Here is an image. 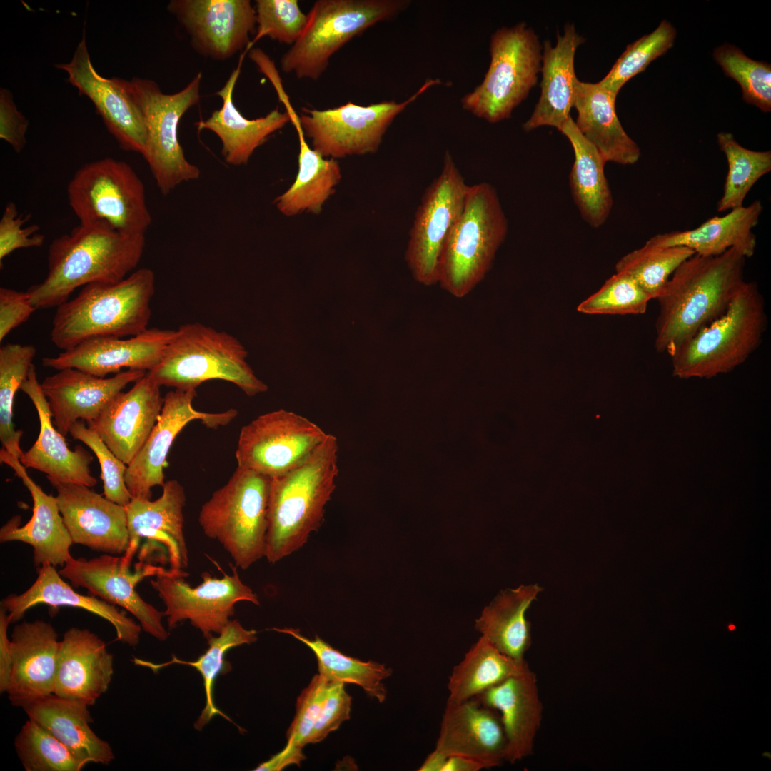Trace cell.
Instances as JSON below:
<instances>
[{
	"label": "cell",
	"instance_id": "cell-20",
	"mask_svg": "<svg viewBox=\"0 0 771 771\" xmlns=\"http://www.w3.org/2000/svg\"><path fill=\"white\" fill-rule=\"evenodd\" d=\"M56 66L66 71L68 81L79 94L91 99L119 146L143 156L147 131L142 112L126 90L123 79H107L95 70L84 32L71 60Z\"/></svg>",
	"mask_w": 771,
	"mask_h": 771
},
{
	"label": "cell",
	"instance_id": "cell-37",
	"mask_svg": "<svg viewBox=\"0 0 771 771\" xmlns=\"http://www.w3.org/2000/svg\"><path fill=\"white\" fill-rule=\"evenodd\" d=\"M278 96L297 131L299 153L296 179L275 199L274 203L279 212L286 216L303 212L318 214L341 181L340 166L336 159L323 157L308 144L299 116L293 109L287 94L282 90Z\"/></svg>",
	"mask_w": 771,
	"mask_h": 771
},
{
	"label": "cell",
	"instance_id": "cell-18",
	"mask_svg": "<svg viewBox=\"0 0 771 771\" xmlns=\"http://www.w3.org/2000/svg\"><path fill=\"white\" fill-rule=\"evenodd\" d=\"M175 16L200 54L216 61L230 59L248 47L256 25L249 0H171Z\"/></svg>",
	"mask_w": 771,
	"mask_h": 771
},
{
	"label": "cell",
	"instance_id": "cell-53",
	"mask_svg": "<svg viewBox=\"0 0 771 771\" xmlns=\"http://www.w3.org/2000/svg\"><path fill=\"white\" fill-rule=\"evenodd\" d=\"M333 682L321 673L312 677L297 699L296 715L287 732V741L302 747L307 745Z\"/></svg>",
	"mask_w": 771,
	"mask_h": 771
},
{
	"label": "cell",
	"instance_id": "cell-59",
	"mask_svg": "<svg viewBox=\"0 0 771 771\" xmlns=\"http://www.w3.org/2000/svg\"><path fill=\"white\" fill-rule=\"evenodd\" d=\"M11 623L6 610L0 608V692H6L10 679L12 658L8 628Z\"/></svg>",
	"mask_w": 771,
	"mask_h": 771
},
{
	"label": "cell",
	"instance_id": "cell-43",
	"mask_svg": "<svg viewBox=\"0 0 771 771\" xmlns=\"http://www.w3.org/2000/svg\"><path fill=\"white\" fill-rule=\"evenodd\" d=\"M273 630L290 635L308 647L316 657L318 673L331 681L357 685L378 702L385 701L387 690L383 682L392 675L390 667L373 660L365 662L347 656L317 635L311 640L294 628Z\"/></svg>",
	"mask_w": 771,
	"mask_h": 771
},
{
	"label": "cell",
	"instance_id": "cell-6",
	"mask_svg": "<svg viewBox=\"0 0 771 771\" xmlns=\"http://www.w3.org/2000/svg\"><path fill=\"white\" fill-rule=\"evenodd\" d=\"M248 351L233 335L200 323L181 325L160 363L148 376L161 386L196 389L219 379L235 384L246 395L266 392L267 385L246 361Z\"/></svg>",
	"mask_w": 771,
	"mask_h": 771
},
{
	"label": "cell",
	"instance_id": "cell-23",
	"mask_svg": "<svg viewBox=\"0 0 771 771\" xmlns=\"http://www.w3.org/2000/svg\"><path fill=\"white\" fill-rule=\"evenodd\" d=\"M12 665L8 698L23 709L54 693L60 641L54 628L36 620L16 625L11 635Z\"/></svg>",
	"mask_w": 771,
	"mask_h": 771
},
{
	"label": "cell",
	"instance_id": "cell-33",
	"mask_svg": "<svg viewBox=\"0 0 771 771\" xmlns=\"http://www.w3.org/2000/svg\"><path fill=\"white\" fill-rule=\"evenodd\" d=\"M584 38L573 24H566L563 35L557 34V43L553 46L548 41L543 44L540 83L541 94L530 118L523 124L525 131L548 126L558 131L570 116L574 106L578 78L575 73L574 59Z\"/></svg>",
	"mask_w": 771,
	"mask_h": 771
},
{
	"label": "cell",
	"instance_id": "cell-16",
	"mask_svg": "<svg viewBox=\"0 0 771 771\" xmlns=\"http://www.w3.org/2000/svg\"><path fill=\"white\" fill-rule=\"evenodd\" d=\"M327 435L292 411L263 414L241 430L236 450L238 467L271 478L280 476L302 463Z\"/></svg>",
	"mask_w": 771,
	"mask_h": 771
},
{
	"label": "cell",
	"instance_id": "cell-54",
	"mask_svg": "<svg viewBox=\"0 0 771 771\" xmlns=\"http://www.w3.org/2000/svg\"><path fill=\"white\" fill-rule=\"evenodd\" d=\"M29 216L24 217L19 214L16 205L9 201L0 219V261L13 251L26 248L41 246L45 241L44 234L39 233V226L32 224L26 227Z\"/></svg>",
	"mask_w": 771,
	"mask_h": 771
},
{
	"label": "cell",
	"instance_id": "cell-44",
	"mask_svg": "<svg viewBox=\"0 0 771 771\" xmlns=\"http://www.w3.org/2000/svg\"><path fill=\"white\" fill-rule=\"evenodd\" d=\"M717 141L728 166L722 195L717 203V211L725 212L743 206L753 186L771 171V151L747 149L729 132H720Z\"/></svg>",
	"mask_w": 771,
	"mask_h": 771
},
{
	"label": "cell",
	"instance_id": "cell-35",
	"mask_svg": "<svg viewBox=\"0 0 771 771\" xmlns=\"http://www.w3.org/2000/svg\"><path fill=\"white\" fill-rule=\"evenodd\" d=\"M615 94L597 83L578 80L573 107L575 124L605 161L633 165L640 157L638 145L628 136L615 112Z\"/></svg>",
	"mask_w": 771,
	"mask_h": 771
},
{
	"label": "cell",
	"instance_id": "cell-10",
	"mask_svg": "<svg viewBox=\"0 0 771 771\" xmlns=\"http://www.w3.org/2000/svg\"><path fill=\"white\" fill-rule=\"evenodd\" d=\"M489 51L490 64L482 82L460 103L477 118L495 124L510 118L536 85L542 46L535 32L520 22L494 31Z\"/></svg>",
	"mask_w": 771,
	"mask_h": 771
},
{
	"label": "cell",
	"instance_id": "cell-9",
	"mask_svg": "<svg viewBox=\"0 0 771 771\" xmlns=\"http://www.w3.org/2000/svg\"><path fill=\"white\" fill-rule=\"evenodd\" d=\"M409 0H318L305 28L282 56L281 70L298 79H318L330 59L356 36L377 23L395 18Z\"/></svg>",
	"mask_w": 771,
	"mask_h": 771
},
{
	"label": "cell",
	"instance_id": "cell-32",
	"mask_svg": "<svg viewBox=\"0 0 771 771\" xmlns=\"http://www.w3.org/2000/svg\"><path fill=\"white\" fill-rule=\"evenodd\" d=\"M474 698L499 713L507 741L505 761L513 764L532 755L543 705L531 670L510 677Z\"/></svg>",
	"mask_w": 771,
	"mask_h": 771
},
{
	"label": "cell",
	"instance_id": "cell-29",
	"mask_svg": "<svg viewBox=\"0 0 771 771\" xmlns=\"http://www.w3.org/2000/svg\"><path fill=\"white\" fill-rule=\"evenodd\" d=\"M114 657L106 642L88 629L71 628L60 641L54 695L87 706L106 692Z\"/></svg>",
	"mask_w": 771,
	"mask_h": 771
},
{
	"label": "cell",
	"instance_id": "cell-5",
	"mask_svg": "<svg viewBox=\"0 0 771 771\" xmlns=\"http://www.w3.org/2000/svg\"><path fill=\"white\" fill-rule=\"evenodd\" d=\"M767 327L763 296L755 281H744L725 312L671 356L672 375L710 378L743 363L760 345Z\"/></svg>",
	"mask_w": 771,
	"mask_h": 771
},
{
	"label": "cell",
	"instance_id": "cell-26",
	"mask_svg": "<svg viewBox=\"0 0 771 771\" xmlns=\"http://www.w3.org/2000/svg\"><path fill=\"white\" fill-rule=\"evenodd\" d=\"M160 388L146 373L88 423L127 465L146 441L161 413L163 398Z\"/></svg>",
	"mask_w": 771,
	"mask_h": 771
},
{
	"label": "cell",
	"instance_id": "cell-51",
	"mask_svg": "<svg viewBox=\"0 0 771 771\" xmlns=\"http://www.w3.org/2000/svg\"><path fill=\"white\" fill-rule=\"evenodd\" d=\"M256 5L257 32L248 48L264 36L291 45L300 37L307 14L297 0H257Z\"/></svg>",
	"mask_w": 771,
	"mask_h": 771
},
{
	"label": "cell",
	"instance_id": "cell-40",
	"mask_svg": "<svg viewBox=\"0 0 771 771\" xmlns=\"http://www.w3.org/2000/svg\"><path fill=\"white\" fill-rule=\"evenodd\" d=\"M542 590L533 584L500 592L475 620V629L503 653L525 661L531 645L530 623L525 613Z\"/></svg>",
	"mask_w": 771,
	"mask_h": 771
},
{
	"label": "cell",
	"instance_id": "cell-1",
	"mask_svg": "<svg viewBox=\"0 0 771 771\" xmlns=\"http://www.w3.org/2000/svg\"><path fill=\"white\" fill-rule=\"evenodd\" d=\"M744 255L730 248L716 256L693 255L672 273L656 298L655 347L670 356L723 314L744 280Z\"/></svg>",
	"mask_w": 771,
	"mask_h": 771
},
{
	"label": "cell",
	"instance_id": "cell-52",
	"mask_svg": "<svg viewBox=\"0 0 771 771\" xmlns=\"http://www.w3.org/2000/svg\"><path fill=\"white\" fill-rule=\"evenodd\" d=\"M69 434L74 440L83 442L96 455L101 466L104 496L114 503L126 506L132 498L124 478L127 465L118 458L97 433L87 427L83 420L76 422L71 427Z\"/></svg>",
	"mask_w": 771,
	"mask_h": 771
},
{
	"label": "cell",
	"instance_id": "cell-57",
	"mask_svg": "<svg viewBox=\"0 0 771 771\" xmlns=\"http://www.w3.org/2000/svg\"><path fill=\"white\" fill-rule=\"evenodd\" d=\"M36 310L27 291L0 288V341L26 321Z\"/></svg>",
	"mask_w": 771,
	"mask_h": 771
},
{
	"label": "cell",
	"instance_id": "cell-28",
	"mask_svg": "<svg viewBox=\"0 0 771 771\" xmlns=\"http://www.w3.org/2000/svg\"><path fill=\"white\" fill-rule=\"evenodd\" d=\"M0 461L9 466L29 490L33 500V513L29 522L20 526L21 517L15 515L0 529V541H20L32 546L36 566L50 564L64 566L72 557L73 544L60 513L56 497L46 494L28 475L20 460L0 450Z\"/></svg>",
	"mask_w": 771,
	"mask_h": 771
},
{
	"label": "cell",
	"instance_id": "cell-22",
	"mask_svg": "<svg viewBox=\"0 0 771 771\" xmlns=\"http://www.w3.org/2000/svg\"><path fill=\"white\" fill-rule=\"evenodd\" d=\"M48 480L56 490L59 511L73 543L111 555L126 552L129 536L125 506L84 485Z\"/></svg>",
	"mask_w": 771,
	"mask_h": 771
},
{
	"label": "cell",
	"instance_id": "cell-50",
	"mask_svg": "<svg viewBox=\"0 0 771 771\" xmlns=\"http://www.w3.org/2000/svg\"><path fill=\"white\" fill-rule=\"evenodd\" d=\"M650 300L629 276L615 272L597 292L581 302L577 310L585 314L638 315L645 313Z\"/></svg>",
	"mask_w": 771,
	"mask_h": 771
},
{
	"label": "cell",
	"instance_id": "cell-24",
	"mask_svg": "<svg viewBox=\"0 0 771 771\" xmlns=\"http://www.w3.org/2000/svg\"><path fill=\"white\" fill-rule=\"evenodd\" d=\"M146 372L126 370L109 378L98 377L77 368L59 370L41 383L54 425L64 436L78 420H94L130 383Z\"/></svg>",
	"mask_w": 771,
	"mask_h": 771
},
{
	"label": "cell",
	"instance_id": "cell-38",
	"mask_svg": "<svg viewBox=\"0 0 771 771\" xmlns=\"http://www.w3.org/2000/svg\"><path fill=\"white\" fill-rule=\"evenodd\" d=\"M89 706L51 695L24 709L29 719L43 726L84 765H108L114 758L110 745L91 729Z\"/></svg>",
	"mask_w": 771,
	"mask_h": 771
},
{
	"label": "cell",
	"instance_id": "cell-2",
	"mask_svg": "<svg viewBox=\"0 0 771 771\" xmlns=\"http://www.w3.org/2000/svg\"><path fill=\"white\" fill-rule=\"evenodd\" d=\"M145 246L144 234H123L99 223H80L51 242L46 276L26 291L31 302L36 309L58 307L79 287L118 282L138 265Z\"/></svg>",
	"mask_w": 771,
	"mask_h": 771
},
{
	"label": "cell",
	"instance_id": "cell-45",
	"mask_svg": "<svg viewBox=\"0 0 771 771\" xmlns=\"http://www.w3.org/2000/svg\"><path fill=\"white\" fill-rule=\"evenodd\" d=\"M36 349L32 345L6 343L0 348V440L2 448L20 459L21 430L13 423L16 391L27 378Z\"/></svg>",
	"mask_w": 771,
	"mask_h": 771
},
{
	"label": "cell",
	"instance_id": "cell-15",
	"mask_svg": "<svg viewBox=\"0 0 771 771\" xmlns=\"http://www.w3.org/2000/svg\"><path fill=\"white\" fill-rule=\"evenodd\" d=\"M230 566L232 573L223 572L221 578L203 573V582L195 588L185 581L188 574L183 570H165L151 580L166 607L163 615L170 629L187 620L208 639L230 622L236 603L248 601L259 605L257 595L241 581L238 567Z\"/></svg>",
	"mask_w": 771,
	"mask_h": 771
},
{
	"label": "cell",
	"instance_id": "cell-31",
	"mask_svg": "<svg viewBox=\"0 0 771 771\" xmlns=\"http://www.w3.org/2000/svg\"><path fill=\"white\" fill-rule=\"evenodd\" d=\"M62 578L54 565L45 564L38 568V576L29 589L4 598L1 607L6 610L11 623L21 620L36 605L46 604L53 608L69 606L85 610L109 622L115 629L117 640L132 647L138 644L142 630L140 624L114 605L78 593Z\"/></svg>",
	"mask_w": 771,
	"mask_h": 771
},
{
	"label": "cell",
	"instance_id": "cell-36",
	"mask_svg": "<svg viewBox=\"0 0 771 771\" xmlns=\"http://www.w3.org/2000/svg\"><path fill=\"white\" fill-rule=\"evenodd\" d=\"M762 211V202L755 200L722 216H713L693 229L657 233L647 241L658 246H685L702 256H716L735 248L750 258L757 247L753 228Z\"/></svg>",
	"mask_w": 771,
	"mask_h": 771
},
{
	"label": "cell",
	"instance_id": "cell-47",
	"mask_svg": "<svg viewBox=\"0 0 771 771\" xmlns=\"http://www.w3.org/2000/svg\"><path fill=\"white\" fill-rule=\"evenodd\" d=\"M14 747L26 771H79L84 767L61 742L31 719L21 727Z\"/></svg>",
	"mask_w": 771,
	"mask_h": 771
},
{
	"label": "cell",
	"instance_id": "cell-13",
	"mask_svg": "<svg viewBox=\"0 0 771 771\" xmlns=\"http://www.w3.org/2000/svg\"><path fill=\"white\" fill-rule=\"evenodd\" d=\"M439 79H428L406 100L383 101L368 106L352 102L325 110L302 108L299 116L305 136L311 147L328 158L366 155L378 151L383 138L395 118L429 88L439 85Z\"/></svg>",
	"mask_w": 771,
	"mask_h": 771
},
{
	"label": "cell",
	"instance_id": "cell-46",
	"mask_svg": "<svg viewBox=\"0 0 771 771\" xmlns=\"http://www.w3.org/2000/svg\"><path fill=\"white\" fill-rule=\"evenodd\" d=\"M695 255L685 246H658L646 241L623 256L615 272L629 276L652 299H656L675 270Z\"/></svg>",
	"mask_w": 771,
	"mask_h": 771
},
{
	"label": "cell",
	"instance_id": "cell-58",
	"mask_svg": "<svg viewBox=\"0 0 771 771\" xmlns=\"http://www.w3.org/2000/svg\"><path fill=\"white\" fill-rule=\"evenodd\" d=\"M483 767L465 757L445 755L434 749L425 759L418 771H479Z\"/></svg>",
	"mask_w": 771,
	"mask_h": 771
},
{
	"label": "cell",
	"instance_id": "cell-12",
	"mask_svg": "<svg viewBox=\"0 0 771 771\" xmlns=\"http://www.w3.org/2000/svg\"><path fill=\"white\" fill-rule=\"evenodd\" d=\"M201 78L199 72L182 90L173 94L162 92L151 79H124L146 123L147 140L143 156L158 188L165 196L183 183L197 180L201 175L198 167L184 155L178 128L184 114L199 102Z\"/></svg>",
	"mask_w": 771,
	"mask_h": 771
},
{
	"label": "cell",
	"instance_id": "cell-25",
	"mask_svg": "<svg viewBox=\"0 0 771 771\" xmlns=\"http://www.w3.org/2000/svg\"><path fill=\"white\" fill-rule=\"evenodd\" d=\"M161 495L155 500L131 498L125 506L129 541L122 556L131 563L140 542L165 550L171 568L183 570L188 565V552L183 532L186 494L176 480L164 483Z\"/></svg>",
	"mask_w": 771,
	"mask_h": 771
},
{
	"label": "cell",
	"instance_id": "cell-7",
	"mask_svg": "<svg viewBox=\"0 0 771 771\" xmlns=\"http://www.w3.org/2000/svg\"><path fill=\"white\" fill-rule=\"evenodd\" d=\"M508 231L495 188L487 182L469 186L461 214L442 252L437 284L457 298L469 294L491 268Z\"/></svg>",
	"mask_w": 771,
	"mask_h": 771
},
{
	"label": "cell",
	"instance_id": "cell-4",
	"mask_svg": "<svg viewBox=\"0 0 771 771\" xmlns=\"http://www.w3.org/2000/svg\"><path fill=\"white\" fill-rule=\"evenodd\" d=\"M154 292L155 274L146 267L118 282L88 284L56 307L51 340L66 351L92 338L138 335L148 329Z\"/></svg>",
	"mask_w": 771,
	"mask_h": 771
},
{
	"label": "cell",
	"instance_id": "cell-21",
	"mask_svg": "<svg viewBox=\"0 0 771 771\" xmlns=\"http://www.w3.org/2000/svg\"><path fill=\"white\" fill-rule=\"evenodd\" d=\"M174 333L175 330L152 328L128 338H92L55 357H45L41 363L56 371L73 368L101 378L123 368L149 372L163 359Z\"/></svg>",
	"mask_w": 771,
	"mask_h": 771
},
{
	"label": "cell",
	"instance_id": "cell-11",
	"mask_svg": "<svg viewBox=\"0 0 771 771\" xmlns=\"http://www.w3.org/2000/svg\"><path fill=\"white\" fill-rule=\"evenodd\" d=\"M66 193L80 223L145 235L152 223L143 181L125 161L104 158L84 164L69 181Z\"/></svg>",
	"mask_w": 771,
	"mask_h": 771
},
{
	"label": "cell",
	"instance_id": "cell-41",
	"mask_svg": "<svg viewBox=\"0 0 771 771\" xmlns=\"http://www.w3.org/2000/svg\"><path fill=\"white\" fill-rule=\"evenodd\" d=\"M530 670L526 660L513 659L481 636L448 677L447 701L460 702L474 698L508 678Z\"/></svg>",
	"mask_w": 771,
	"mask_h": 771
},
{
	"label": "cell",
	"instance_id": "cell-56",
	"mask_svg": "<svg viewBox=\"0 0 771 771\" xmlns=\"http://www.w3.org/2000/svg\"><path fill=\"white\" fill-rule=\"evenodd\" d=\"M29 121L17 109L11 92L0 90V138L20 153L26 144Z\"/></svg>",
	"mask_w": 771,
	"mask_h": 771
},
{
	"label": "cell",
	"instance_id": "cell-61",
	"mask_svg": "<svg viewBox=\"0 0 771 771\" xmlns=\"http://www.w3.org/2000/svg\"><path fill=\"white\" fill-rule=\"evenodd\" d=\"M734 628H735V626H734L733 625H730L729 626V629H730V630H734Z\"/></svg>",
	"mask_w": 771,
	"mask_h": 771
},
{
	"label": "cell",
	"instance_id": "cell-42",
	"mask_svg": "<svg viewBox=\"0 0 771 771\" xmlns=\"http://www.w3.org/2000/svg\"><path fill=\"white\" fill-rule=\"evenodd\" d=\"M257 631L244 628L237 620H231L217 636H211L208 640V647L206 651L195 661H186L178 659L174 655L170 661L163 663H153L150 661L134 658L136 665L146 667L153 672L174 664L183 665L195 668L201 674L206 695V705L194 724L196 730H201L216 715H219L230 722L232 720L216 706L213 700V686L217 676L222 672L225 665L224 656L226 652L237 646L248 645L257 640Z\"/></svg>",
	"mask_w": 771,
	"mask_h": 771
},
{
	"label": "cell",
	"instance_id": "cell-14",
	"mask_svg": "<svg viewBox=\"0 0 771 771\" xmlns=\"http://www.w3.org/2000/svg\"><path fill=\"white\" fill-rule=\"evenodd\" d=\"M468 186L446 151L440 174L427 187L417 208L405 253L408 267L420 284L438 283L442 252L461 214Z\"/></svg>",
	"mask_w": 771,
	"mask_h": 771
},
{
	"label": "cell",
	"instance_id": "cell-55",
	"mask_svg": "<svg viewBox=\"0 0 771 771\" xmlns=\"http://www.w3.org/2000/svg\"><path fill=\"white\" fill-rule=\"evenodd\" d=\"M351 706V697L346 692L344 683L333 682L307 744L320 742L337 730L343 722L349 719Z\"/></svg>",
	"mask_w": 771,
	"mask_h": 771
},
{
	"label": "cell",
	"instance_id": "cell-30",
	"mask_svg": "<svg viewBox=\"0 0 771 771\" xmlns=\"http://www.w3.org/2000/svg\"><path fill=\"white\" fill-rule=\"evenodd\" d=\"M20 390L33 403L39 416L40 430L34 445L19 459L26 468H33L46 474L48 480L84 485L89 488L97 483L90 470L93 456L78 445L69 448L62 435L51 422L48 400L39 382L36 368L31 366Z\"/></svg>",
	"mask_w": 771,
	"mask_h": 771
},
{
	"label": "cell",
	"instance_id": "cell-27",
	"mask_svg": "<svg viewBox=\"0 0 771 771\" xmlns=\"http://www.w3.org/2000/svg\"><path fill=\"white\" fill-rule=\"evenodd\" d=\"M507 741L499 713L475 698L447 701L435 750L471 759L483 769L505 761Z\"/></svg>",
	"mask_w": 771,
	"mask_h": 771
},
{
	"label": "cell",
	"instance_id": "cell-34",
	"mask_svg": "<svg viewBox=\"0 0 771 771\" xmlns=\"http://www.w3.org/2000/svg\"><path fill=\"white\" fill-rule=\"evenodd\" d=\"M241 65V61L216 94L221 98L222 106L213 111L207 119L196 124L198 131L209 130L218 137L224 161L235 166L246 164L257 148L291 121L288 114L280 111L278 108L265 116L254 119H247L241 114L233 99Z\"/></svg>",
	"mask_w": 771,
	"mask_h": 771
},
{
	"label": "cell",
	"instance_id": "cell-48",
	"mask_svg": "<svg viewBox=\"0 0 771 771\" xmlns=\"http://www.w3.org/2000/svg\"><path fill=\"white\" fill-rule=\"evenodd\" d=\"M676 34L675 27L667 20H662L652 32L628 44L598 83L617 96L628 80L645 71L650 62L672 47Z\"/></svg>",
	"mask_w": 771,
	"mask_h": 771
},
{
	"label": "cell",
	"instance_id": "cell-60",
	"mask_svg": "<svg viewBox=\"0 0 771 771\" xmlns=\"http://www.w3.org/2000/svg\"><path fill=\"white\" fill-rule=\"evenodd\" d=\"M305 757L302 747L287 741L286 745L281 751L260 764L254 770L280 771L291 765H299Z\"/></svg>",
	"mask_w": 771,
	"mask_h": 771
},
{
	"label": "cell",
	"instance_id": "cell-8",
	"mask_svg": "<svg viewBox=\"0 0 771 771\" xmlns=\"http://www.w3.org/2000/svg\"><path fill=\"white\" fill-rule=\"evenodd\" d=\"M271 482L266 475L237 467L199 512L203 533L221 543L243 570L266 555Z\"/></svg>",
	"mask_w": 771,
	"mask_h": 771
},
{
	"label": "cell",
	"instance_id": "cell-49",
	"mask_svg": "<svg viewBox=\"0 0 771 771\" xmlns=\"http://www.w3.org/2000/svg\"><path fill=\"white\" fill-rule=\"evenodd\" d=\"M716 62L725 75L735 80L746 102L764 112L771 111V66L747 56L735 46L725 44L713 53Z\"/></svg>",
	"mask_w": 771,
	"mask_h": 771
},
{
	"label": "cell",
	"instance_id": "cell-19",
	"mask_svg": "<svg viewBox=\"0 0 771 771\" xmlns=\"http://www.w3.org/2000/svg\"><path fill=\"white\" fill-rule=\"evenodd\" d=\"M196 390L168 392L158 420L146 441L127 465L126 487L132 498L151 499V488L164 484L163 468L169 450L181 430L191 421L201 420L210 428L228 423L238 412L231 409L218 413L195 410L192 403Z\"/></svg>",
	"mask_w": 771,
	"mask_h": 771
},
{
	"label": "cell",
	"instance_id": "cell-39",
	"mask_svg": "<svg viewBox=\"0 0 771 771\" xmlns=\"http://www.w3.org/2000/svg\"><path fill=\"white\" fill-rule=\"evenodd\" d=\"M560 131L568 139L574 151L570 173L573 199L584 221L598 228L608 220L613 198L605 176L606 162L598 150L578 131L570 116Z\"/></svg>",
	"mask_w": 771,
	"mask_h": 771
},
{
	"label": "cell",
	"instance_id": "cell-17",
	"mask_svg": "<svg viewBox=\"0 0 771 771\" xmlns=\"http://www.w3.org/2000/svg\"><path fill=\"white\" fill-rule=\"evenodd\" d=\"M123 557L108 554L99 557L78 559L71 557L59 571L75 588H84L90 595L124 608L139 622L143 631L160 641L168 633L162 623L163 612L146 602L136 586L144 578L156 576L166 569L140 562L135 572Z\"/></svg>",
	"mask_w": 771,
	"mask_h": 771
},
{
	"label": "cell",
	"instance_id": "cell-3",
	"mask_svg": "<svg viewBox=\"0 0 771 771\" xmlns=\"http://www.w3.org/2000/svg\"><path fill=\"white\" fill-rule=\"evenodd\" d=\"M338 453L336 437L328 433L302 463L271 478L265 555L269 563L298 550L321 525L336 488Z\"/></svg>",
	"mask_w": 771,
	"mask_h": 771
}]
</instances>
